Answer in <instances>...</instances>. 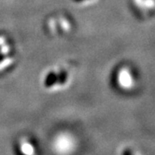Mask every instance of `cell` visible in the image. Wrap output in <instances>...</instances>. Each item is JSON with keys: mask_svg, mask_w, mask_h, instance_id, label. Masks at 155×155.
<instances>
[{"mask_svg": "<svg viewBox=\"0 0 155 155\" xmlns=\"http://www.w3.org/2000/svg\"><path fill=\"white\" fill-rule=\"evenodd\" d=\"M11 53V46L5 35H0V72L5 70L7 67L13 65L15 59L10 55Z\"/></svg>", "mask_w": 155, "mask_h": 155, "instance_id": "6da1fadb", "label": "cell"}, {"mask_svg": "<svg viewBox=\"0 0 155 155\" xmlns=\"http://www.w3.org/2000/svg\"><path fill=\"white\" fill-rule=\"evenodd\" d=\"M116 82L120 88L127 91L134 88L135 78L128 67H122L118 70L116 74Z\"/></svg>", "mask_w": 155, "mask_h": 155, "instance_id": "7a4b0ae2", "label": "cell"}, {"mask_svg": "<svg viewBox=\"0 0 155 155\" xmlns=\"http://www.w3.org/2000/svg\"><path fill=\"white\" fill-rule=\"evenodd\" d=\"M17 155H35L36 153L35 145L31 140H22L17 145Z\"/></svg>", "mask_w": 155, "mask_h": 155, "instance_id": "3957f363", "label": "cell"}, {"mask_svg": "<svg viewBox=\"0 0 155 155\" xmlns=\"http://www.w3.org/2000/svg\"><path fill=\"white\" fill-rule=\"evenodd\" d=\"M134 5L141 10H153L154 8V0H133Z\"/></svg>", "mask_w": 155, "mask_h": 155, "instance_id": "277c9868", "label": "cell"}, {"mask_svg": "<svg viewBox=\"0 0 155 155\" xmlns=\"http://www.w3.org/2000/svg\"><path fill=\"white\" fill-rule=\"evenodd\" d=\"M55 22L60 26V28L64 32H68L71 29V23L67 18L61 17L58 20H55Z\"/></svg>", "mask_w": 155, "mask_h": 155, "instance_id": "5b68a950", "label": "cell"}, {"mask_svg": "<svg viewBox=\"0 0 155 155\" xmlns=\"http://www.w3.org/2000/svg\"><path fill=\"white\" fill-rule=\"evenodd\" d=\"M122 155H134L132 151L129 149V148H126V149L123 150L122 152Z\"/></svg>", "mask_w": 155, "mask_h": 155, "instance_id": "8992f818", "label": "cell"}, {"mask_svg": "<svg viewBox=\"0 0 155 155\" xmlns=\"http://www.w3.org/2000/svg\"><path fill=\"white\" fill-rule=\"evenodd\" d=\"M74 2H77L78 4H84V3H87V2H91V1H92V0H73Z\"/></svg>", "mask_w": 155, "mask_h": 155, "instance_id": "52a82bcc", "label": "cell"}]
</instances>
